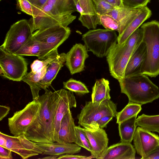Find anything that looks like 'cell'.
I'll list each match as a JSON object with an SVG mask.
<instances>
[{
    "label": "cell",
    "instance_id": "6da1fadb",
    "mask_svg": "<svg viewBox=\"0 0 159 159\" xmlns=\"http://www.w3.org/2000/svg\"><path fill=\"white\" fill-rule=\"evenodd\" d=\"M59 94L60 90L49 91L39 96V113L24 134L29 140L41 143L54 142V119Z\"/></svg>",
    "mask_w": 159,
    "mask_h": 159
},
{
    "label": "cell",
    "instance_id": "7a4b0ae2",
    "mask_svg": "<svg viewBox=\"0 0 159 159\" xmlns=\"http://www.w3.org/2000/svg\"><path fill=\"white\" fill-rule=\"evenodd\" d=\"M77 11L73 0H48L28 22L33 33L41 29L61 25L67 27L76 18Z\"/></svg>",
    "mask_w": 159,
    "mask_h": 159
},
{
    "label": "cell",
    "instance_id": "3957f363",
    "mask_svg": "<svg viewBox=\"0 0 159 159\" xmlns=\"http://www.w3.org/2000/svg\"><path fill=\"white\" fill-rule=\"evenodd\" d=\"M121 92L126 95L129 103L142 105L159 98V88L142 73L125 77L118 81Z\"/></svg>",
    "mask_w": 159,
    "mask_h": 159
},
{
    "label": "cell",
    "instance_id": "277c9868",
    "mask_svg": "<svg viewBox=\"0 0 159 159\" xmlns=\"http://www.w3.org/2000/svg\"><path fill=\"white\" fill-rule=\"evenodd\" d=\"M141 28L143 32V41L146 47L141 72L155 77L159 75V22L152 20L143 24Z\"/></svg>",
    "mask_w": 159,
    "mask_h": 159
},
{
    "label": "cell",
    "instance_id": "5b68a950",
    "mask_svg": "<svg viewBox=\"0 0 159 159\" xmlns=\"http://www.w3.org/2000/svg\"><path fill=\"white\" fill-rule=\"evenodd\" d=\"M71 33L70 28L57 25L37 30L32 36L40 45L41 51L38 57L45 59L65 41Z\"/></svg>",
    "mask_w": 159,
    "mask_h": 159
},
{
    "label": "cell",
    "instance_id": "8992f818",
    "mask_svg": "<svg viewBox=\"0 0 159 159\" xmlns=\"http://www.w3.org/2000/svg\"><path fill=\"white\" fill-rule=\"evenodd\" d=\"M118 37L115 31L108 29H97L89 30L82 36V39L88 51L97 57H106L117 43Z\"/></svg>",
    "mask_w": 159,
    "mask_h": 159
},
{
    "label": "cell",
    "instance_id": "52a82bcc",
    "mask_svg": "<svg viewBox=\"0 0 159 159\" xmlns=\"http://www.w3.org/2000/svg\"><path fill=\"white\" fill-rule=\"evenodd\" d=\"M117 113L116 104L111 99L100 103L86 102L77 116L78 123L87 129H97L99 127L97 122L101 118L107 116L116 117Z\"/></svg>",
    "mask_w": 159,
    "mask_h": 159
},
{
    "label": "cell",
    "instance_id": "ba28073f",
    "mask_svg": "<svg viewBox=\"0 0 159 159\" xmlns=\"http://www.w3.org/2000/svg\"><path fill=\"white\" fill-rule=\"evenodd\" d=\"M22 56L0 48L1 75L14 81H21L27 70V63Z\"/></svg>",
    "mask_w": 159,
    "mask_h": 159
},
{
    "label": "cell",
    "instance_id": "9c48e42d",
    "mask_svg": "<svg viewBox=\"0 0 159 159\" xmlns=\"http://www.w3.org/2000/svg\"><path fill=\"white\" fill-rule=\"evenodd\" d=\"M135 49L131 48L125 42L121 44L117 43L106 56L111 75L118 81L125 77L126 66Z\"/></svg>",
    "mask_w": 159,
    "mask_h": 159
},
{
    "label": "cell",
    "instance_id": "30bf717a",
    "mask_svg": "<svg viewBox=\"0 0 159 159\" xmlns=\"http://www.w3.org/2000/svg\"><path fill=\"white\" fill-rule=\"evenodd\" d=\"M40 104L38 99L30 102L22 109L16 111L8 118V126L14 136L24 134L34 120L39 111Z\"/></svg>",
    "mask_w": 159,
    "mask_h": 159
},
{
    "label": "cell",
    "instance_id": "8fae6325",
    "mask_svg": "<svg viewBox=\"0 0 159 159\" xmlns=\"http://www.w3.org/2000/svg\"><path fill=\"white\" fill-rule=\"evenodd\" d=\"M0 146L9 149L23 159L43 153V150L36 142L29 140L25 134L12 136L0 132Z\"/></svg>",
    "mask_w": 159,
    "mask_h": 159
},
{
    "label": "cell",
    "instance_id": "7c38bea8",
    "mask_svg": "<svg viewBox=\"0 0 159 159\" xmlns=\"http://www.w3.org/2000/svg\"><path fill=\"white\" fill-rule=\"evenodd\" d=\"M33 33L28 20L24 19L20 20L11 26L0 48L8 52L15 53L31 36Z\"/></svg>",
    "mask_w": 159,
    "mask_h": 159
},
{
    "label": "cell",
    "instance_id": "4fadbf2b",
    "mask_svg": "<svg viewBox=\"0 0 159 159\" xmlns=\"http://www.w3.org/2000/svg\"><path fill=\"white\" fill-rule=\"evenodd\" d=\"M134 146L137 153L143 158L159 146V136L139 126L133 138Z\"/></svg>",
    "mask_w": 159,
    "mask_h": 159
},
{
    "label": "cell",
    "instance_id": "5bb4252c",
    "mask_svg": "<svg viewBox=\"0 0 159 159\" xmlns=\"http://www.w3.org/2000/svg\"><path fill=\"white\" fill-rule=\"evenodd\" d=\"M76 107V100L73 92L64 89H60L59 100L54 119V142L58 141V133L63 117L70 108Z\"/></svg>",
    "mask_w": 159,
    "mask_h": 159
},
{
    "label": "cell",
    "instance_id": "9a60e30c",
    "mask_svg": "<svg viewBox=\"0 0 159 159\" xmlns=\"http://www.w3.org/2000/svg\"><path fill=\"white\" fill-rule=\"evenodd\" d=\"M88 50L81 43H76L66 54L65 64L71 75L84 70L85 61L89 57Z\"/></svg>",
    "mask_w": 159,
    "mask_h": 159
},
{
    "label": "cell",
    "instance_id": "2e32d148",
    "mask_svg": "<svg viewBox=\"0 0 159 159\" xmlns=\"http://www.w3.org/2000/svg\"><path fill=\"white\" fill-rule=\"evenodd\" d=\"M87 136L92 147L95 158L100 157L108 147V138L105 131L103 128L87 129L81 128Z\"/></svg>",
    "mask_w": 159,
    "mask_h": 159
},
{
    "label": "cell",
    "instance_id": "e0dca14e",
    "mask_svg": "<svg viewBox=\"0 0 159 159\" xmlns=\"http://www.w3.org/2000/svg\"><path fill=\"white\" fill-rule=\"evenodd\" d=\"M136 152L131 143L120 142L108 147L100 159H134Z\"/></svg>",
    "mask_w": 159,
    "mask_h": 159
},
{
    "label": "cell",
    "instance_id": "ac0fdd59",
    "mask_svg": "<svg viewBox=\"0 0 159 159\" xmlns=\"http://www.w3.org/2000/svg\"><path fill=\"white\" fill-rule=\"evenodd\" d=\"M43 150V155H60L65 154H74L79 153L81 147L76 143L54 142L49 143H36Z\"/></svg>",
    "mask_w": 159,
    "mask_h": 159
},
{
    "label": "cell",
    "instance_id": "d6986e66",
    "mask_svg": "<svg viewBox=\"0 0 159 159\" xmlns=\"http://www.w3.org/2000/svg\"><path fill=\"white\" fill-rule=\"evenodd\" d=\"M140 8L131 9L124 6L116 7L106 14L111 16L118 22L119 26L118 35L122 34L138 15L140 11Z\"/></svg>",
    "mask_w": 159,
    "mask_h": 159
},
{
    "label": "cell",
    "instance_id": "ffe728a7",
    "mask_svg": "<svg viewBox=\"0 0 159 159\" xmlns=\"http://www.w3.org/2000/svg\"><path fill=\"white\" fill-rule=\"evenodd\" d=\"M66 54L62 53L49 64L45 74L39 82V87L41 89L44 90L45 92L49 91L47 88L66 63Z\"/></svg>",
    "mask_w": 159,
    "mask_h": 159
},
{
    "label": "cell",
    "instance_id": "44dd1931",
    "mask_svg": "<svg viewBox=\"0 0 159 159\" xmlns=\"http://www.w3.org/2000/svg\"><path fill=\"white\" fill-rule=\"evenodd\" d=\"M146 53L145 43L143 41L134 51L126 66L125 77L142 73L141 69Z\"/></svg>",
    "mask_w": 159,
    "mask_h": 159
},
{
    "label": "cell",
    "instance_id": "7402d4cb",
    "mask_svg": "<svg viewBox=\"0 0 159 159\" xmlns=\"http://www.w3.org/2000/svg\"><path fill=\"white\" fill-rule=\"evenodd\" d=\"M74 120L70 110L64 116L61 121L58 133L57 142L71 143H74L75 139Z\"/></svg>",
    "mask_w": 159,
    "mask_h": 159
},
{
    "label": "cell",
    "instance_id": "603a6c76",
    "mask_svg": "<svg viewBox=\"0 0 159 159\" xmlns=\"http://www.w3.org/2000/svg\"><path fill=\"white\" fill-rule=\"evenodd\" d=\"M151 10L145 6L140 8L139 13L125 29L122 34L118 37L117 43L125 42L129 37L146 20L151 16Z\"/></svg>",
    "mask_w": 159,
    "mask_h": 159
},
{
    "label": "cell",
    "instance_id": "cb8c5ba5",
    "mask_svg": "<svg viewBox=\"0 0 159 159\" xmlns=\"http://www.w3.org/2000/svg\"><path fill=\"white\" fill-rule=\"evenodd\" d=\"M109 82L104 78L97 80L93 87L91 95L92 102L100 103L111 99Z\"/></svg>",
    "mask_w": 159,
    "mask_h": 159
},
{
    "label": "cell",
    "instance_id": "d4e9b609",
    "mask_svg": "<svg viewBox=\"0 0 159 159\" xmlns=\"http://www.w3.org/2000/svg\"><path fill=\"white\" fill-rule=\"evenodd\" d=\"M48 65L40 70L27 73L22 79L30 86L33 100L37 99L39 96V92L41 89L39 87V82L45 74Z\"/></svg>",
    "mask_w": 159,
    "mask_h": 159
},
{
    "label": "cell",
    "instance_id": "484cf974",
    "mask_svg": "<svg viewBox=\"0 0 159 159\" xmlns=\"http://www.w3.org/2000/svg\"><path fill=\"white\" fill-rule=\"evenodd\" d=\"M137 116H135L118 124L121 142L131 143L133 140L137 126L136 123Z\"/></svg>",
    "mask_w": 159,
    "mask_h": 159
},
{
    "label": "cell",
    "instance_id": "4316f807",
    "mask_svg": "<svg viewBox=\"0 0 159 159\" xmlns=\"http://www.w3.org/2000/svg\"><path fill=\"white\" fill-rule=\"evenodd\" d=\"M136 123L137 126L159 134V115L149 116L143 114L137 118Z\"/></svg>",
    "mask_w": 159,
    "mask_h": 159
},
{
    "label": "cell",
    "instance_id": "83f0119b",
    "mask_svg": "<svg viewBox=\"0 0 159 159\" xmlns=\"http://www.w3.org/2000/svg\"><path fill=\"white\" fill-rule=\"evenodd\" d=\"M41 51L40 44L32 35L15 54L21 56H35L38 57Z\"/></svg>",
    "mask_w": 159,
    "mask_h": 159
},
{
    "label": "cell",
    "instance_id": "f1b7e54d",
    "mask_svg": "<svg viewBox=\"0 0 159 159\" xmlns=\"http://www.w3.org/2000/svg\"><path fill=\"white\" fill-rule=\"evenodd\" d=\"M142 108L141 105L133 103H128L120 111L118 112L116 118L118 124L134 116L137 115Z\"/></svg>",
    "mask_w": 159,
    "mask_h": 159
},
{
    "label": "cell",
    "instance_id": "f546056e",
    "mask_svg": "<svg viewBox=\"0 0 159 159\" xmlns=\"http://www.w3.org/2000/svg\"><path fill=\"white\" fill-rule=\"evenodd\" d=\"M63 88L72 92L80 94H84L89 93L86 86L82 82L72 78L63 82Z\"/></svg>",
    "mask_w": 159,
    "mask_h": 159
},
{
    "label": "cell",
    "instance_id": "4dcf8cb0",
    "mask_svg": "<svg viewBox=\"0 0 159 159\" xmlns=\"http://www.w3.org/2000/svg\"><path fill=\"white\" fill-rule=\"evenodd\" d=\"M75 143L85 148L91 153H93V150L89 141L85 133L79 126H75Z\"/></svg>",
    "mask_w": 159,
    "mask_h": 159
},
{
    "label": "cell",
    "instance_id": "1f68e13d",
    "mask_svg": "<svg viewBox=\"0 0 159 159\" xmlns=\"http://www.w3.org/2000/svg\"><path fill=\"white\" fill-rule=\"evenodd\" d=\"M59 55L57 49L53 51L46 58L42 60L34 61L31 65V71H35L42 70L56 58Z\"/></svg>",
    "mask_w": 159,
    "mask_h": 159
},
{
    "label": "cell",
    "instance_id": "d6a6232c",
    "mask_svg": "<svg viewBox=\"0 0 159 159\" xmlns=\"http://www.w3.org/2000/svg\"><path fill=\"white\" fill-rule=\"evenodd\" d=\"M98 16L100 25H102L106 29L119 32V24L113 17L107 14Z\"/></svg>",
    "mask_w": 159,
    "mask_h": 159
},
{
    "label": "cell",
    "instance_id": "836d02e7",
    "mask_svg": "<svg viewBox=\"0 0 159 159\" xmlns=\"http://www.w3.org/2000/svg\"><path fill=\"white\" fill-rule=\"evenodd\" d=\"M96 12L99 16L105 15L111 11L115 7L105 0H93Z\"/></svg>",
    "mask_w": 159,
    "mask_h": 159
},
{
    "label": "cell",
    "instance_id": "e575fe53",
    "mask_svg": "<svg viewBox=\"0 0 159 159\" xmlns=\"http://www.w3.org/2000/svg\"><path fill=\"white\" fill-rule=\"evenodd\" d=\"M84 14L96 16L97 14L93 0H79Z\"/></svg>",
    "mask_w": 159,
    "mask_h": 159
},
{
    "label": "cell",
    "instance_id": "d590c367",
    "mask_svg": "<svg viewBox=\"0 0 159 159\" xmlns=\"http://www.w3.org/2000/svg\"><path fill=\"white\" fill-rule=\"evenodd\" d=\"M16 8L34 17V13L32 6L27 0H16Z\"/></svg>",
    "mask_w": 159,
    "mask_h": 159
},
{
    "label": "cell",
    "instance_id": "8d00e7d4",
    "mask_svg": "<svg viewBox=\"0 0 159 159\" xmlns=\"http://www.w3.org/2000/svg\"><path fill=\"white\" fill-rule=\"evenodd\" d=\"M123 5L131 9L140 8L146 6L150 0H122Z\"/></svg>",
    "mask_w": 159,
    "mask_h": 159
},
{
    "label": "cell",
    "instance_id": "74e56055",
    "mask_svg": "<svg viewBox=\"0 0 159 159\" xmlns=\"http://www.w3.org/2000/svg\"><path fill=\"white\" fill-rule=\"evenodd\" d=\"M31 4L35 17L37 13L48 0H27Z\"/></svg>",
    "mask_w": 159,
    "mask_h": 159
},
{
    "label": "cell",
    "instance_id": "f35d334b",
    "mask_svg": "<svg viewBox=\"0 0 159 159\" xmlns=\"http://www.w3.org/2000/svg\"><path fill=\"white\" fill-rule=\"evenodd\" d=\"M95 158L94 156L91 155L89 156H86L80 155H74L73 154H65L59 155L58 159H91Z\"/></svg>",
    "mask_w": 159,
    "mask_h": 159
},
{
    "label": "cell",
    "instance_id": "ab89813d",
    "mask_svg": "<svg viewBox=\"0 0 159 159\" xmlns=\"http://www.w3.org/2000/svg\"><path fill=\"white\" fill-rule=\"evenodd\" d=\"M12 152L7 148L0 146V159H12Z\"/></svg>",
    "mask_w": 159,
    "mask_h": 159
},
{
    "label": "cell",
    "instance_id": "60d3db41",
    "mask_svg": "<svg viewBox=\"0 0 159 159\" xmlns=\"http://www.w3.org/2000/svg\"><path fill=\"white\" fill-rule=\"evenodd\" d=\"M114 116H107L102 117L97 122V126L100 128H103L106 127L108 123L112 120Z\"/></svg>",
    "mask_w": 159,
    "mask_h": 159
},
{
    "label": "cell",
    "instance_id": "b9f144b4",
    "mask_svg": "<svg viewBox=\"0 0 159 159\" xmlns=\"http://www.w3.org/2000/svg\"><path fill=\"white\" fill-rule=\"evenodd\" d=\"M10 110L9 107L3 105L0 106V120H2L9 113Z\"/></svg>",
    "mask_w": 159,
    "mask_h": 159
},
{
    "label": "cell",
    "instance_id": "7bdbcfd3",
    "mask_svg": "<svg viewBox=\"0 0 159 159\" xmlns=\"http://www.w3.org/2000/svg\"><path fill=\"white\" fill-rule=\"evenodd\" d=\"M143 159H159V146Z\"/></svg>",
    "mask_w": 159,
    "mask_h": 159
},
{
    "label": "cell",
    "instance_id": "ee69618b",
    "mask_svg": "<svg viewBox=\"0 0 159 159\" xmlns=\"http://www.w3.org/2000/svg\"><path fill=\"white\" fill-rule=\"evenodd\" d=\"M75 6L77 11L79 12L80 15L84 14V11L81 7L79 0H73Z\"/></svg>",
    "mask_w": 159,
    "mask_h": 159
},
{
    "label": "cell",
    "instance_id": "f6af8a7d",
    "mask_svg": "<svg viewBox=\"0 0 159 159\" xmlns=\"http://www.w3.org/2000/svg\"><path fill=\"white\" fill-rule=\"evenodd\" d=\"M49 156L42 158L44 159H57L59 155H50Z\"/></svg>",
    "mask_w": 159,
    "mask_h": 159
},
{
    "label": "cell",
    "instance_id": "bcb514c9",
    "mask_svg": "<svg viewBox=\"0 0 159 159\" xmlns=\"http://www.w3.org/2000/svg\"><path fill=\"white\" fill-rule=\"evenodd\" d=\"M116 5L118 7H124L122 0H115Z\"/></svg>",
    "mask_w": 159,
    "mask_h": 159
},
{
    "label": "cell",
    "instance_id": "7dc6e473",
    "mask_svg": "<svg viewBox=\"0 0 159 159\" xmlns=\"http://www.w3.org/2000/svg\"><path fill=\"white\" fill-rule=\"evenodd\" d=\"M107 2L112 5L115 7H117L116 5L115 0H105Z\"/></svg>",
    "mask_w": 159,
    "mask_h": 159
},
{
    "label": "cell",
    "instance_id": "c3c4849f",
    "mask_svg": "<svg viewBox=\"0 0 159 159\" xmlns=\"http://www.w3.org/2000/svg\"><path fill=\"white\" fill-rule=\"evenodd\" d=\"M1 0H0V1H1Z\"/></svg>",
    "mask_w": 159,
    "mask_h": 159
}]
</instances>
